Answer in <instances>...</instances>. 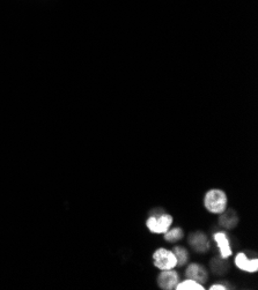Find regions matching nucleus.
<instances>
[{
  "label": "nucleus",
  "mask_w": 258,
  "mask_h": 290,
  "mask_svg": "<svg viewBox=\"0 0 258 290\" xmlns=\"http://www.w3.org/2000/svg\"><path fill=\"white\" fill-rule=\"evenodd\" d=\"M227 194L220 189L207 191L204 195V207L212 214H221L227 210Z\"/></svg>",
  "instance_id": "nucleus-1"
},
{
  "label": "nucleus",
  "mask_w": 258,
  "mask_h": 290,
  "mask_svg": "<svg viewBox=\"0 0 258 290\" xmlns=\"http://www.w3.org/2000/svg\"><path fill=\"white\" fill-rule=\"evenodd\" d=\"M153 264L160 271L174 270L177 267V260L171 250L159 247L153 253Z\"/></svg>",
  "instance_id": "nucleus-2"
},
{
  "label": "nucleus",
  "mask_w": 258,
  "mask_h": 290,
  "mask_svg": "<svg viewBox=\"0 0 258 290\" xmlns=\"http://www.w3.org/2000/svg\"><path fill=\"white\" fill-rule=\"evenodd\" d=\"M173 221L174 219L168 213H162L158 216L151 215L146 220V227L152 234H164L168 229H170Z\"/></svg>",
  "instance_id": "nucleus-3"
},
{
  "label": "nucleus",
  "mask_w": 258,
  "mask_h": 290,
  "mask_svg": "<svg viewBox=\"0 0 258 290\" xmlns=\"http://www.w3.org/2000/svg\"><path fill=\"white\" fill-rule=\"evenodd\" d=\"M189 245L192 247V250L197 253H206L209 252L211 244L205 233L194 231L189 235L188 238Z\"/></svg>",
  "instance_id": "nucleus-4"
},
{
  "label": "nucleus",
  "mask_w": 258,
  "mask_h": 290,
  "mask_svg": "<svg viewBox=\"0 0 258 290\" xmlns=\"http://www.w3.org/2000/svg\"><path fill=\"white\" fill-rule=\"evenodd\" d=\"M156 282L162 290H173L180 282V274L175 270L161 271L156 278Z\"/></svg>",
  "instance_id": "nucleus-5"
},
{
  "label": "nucleus",
  "mask_w": 258,
  "mask_h": 290,
  "mask_svg": "<svg viewBox=\"0 0 258 290\" xmlns=\"http://www.w3.org/2000/svg\"><path fill=\"white\" fill-rule=\"evenodd\" d=\"M185 276H187V279L194 280L202 284H205L207 280H209V273H207L206 268L202 266L200 264L196 263L190 264L187 267V270H185Z\"/></svg>",
  "instance_id": "nucleus-6"
},
{
  "label": "nucleus",
  "mask_w": 258,
  "mask_h": 290,
  "mask_svg": "<svg viewBox=\"0 0 258 290\" xmlns=\"http://www.w3.org/2000/svg\"><path fill=\"white\" fill-rule=\"evenodd\" d=\"M235 266L239 270L247 273H257L258 271V259L257 258H248L244 252H239L235 257Z\"/></svg>",
  "instance_id": "nucleus-7"
},
{
  "label": "nucleus",
  "mask_w": 258,
  "mask_h": 290,
  "mask_svg": "<svg viewBox=\"0 0 258 290\" xmlns=\"http://www.w3.org/2000/svg\"><path fill=\"white\" fill-rule=\"evenodd\" d=\"M214 241L217 242V245L219 247L220 251V257L228 259L230 257H232L233 251L231 247V243H230V238H228L227 234L223 231H218L213 235Z\"/></svg>",
  "instance_id": "nucleus-8"
},
{
  "label": "nucleus",
  "mask_w": 258,
  "mask_h": 290,
  "mask_svg": "<svg viewBox=\"0 0 258 290\" xmlns=\"http://www.w3.org/2000/svg\"><path fill=\"white\" fill-rule=\"evenodd\" d=\"M219 225L227 230H232L236 228L239 224V215L238 213L233 210H226L219 214Z\"/></svg>",
  "instance_id": "nucleus-9"
},
{
  "label": "nucleus",
  "mask_w": 258,
  "mask_h": 290,
  "mask_svg": "<svg viewBox=\"0 0 258 290\" xmlns=\"http://www.w3.org/2000/svg\"><path fill=\"white\" fill-rule=\"evenodd\" d=\"M210 267L213 274L218 275V276H222L226 274L228 270H230V263H228L227 259L225 258L215 257L211 260Z\"/></svg>",
  "instance_id": "nucleus-10"
},
{
  "label": "nucleus",
  "mask_w": 258,
  "mask_h": 290,
  "mask_svg": "<svg viewBox=\"0 0 258 290\" xmlns=\"http://www.w3.org/2000/svg\"><path fill=\"white\" fill-rule=\"evenodd\" d=\"M176 290H205L204 284H202L197 281L191 279H185L184 281H180L175 287Z\"/></svg>",
  "instance_id": "nucleus-11"
},
{
  "label": "nucleus",
  "mask_w": 258,
  "mask_h": 290,
  "mask_svg": "<svg viewBox=\"0 0 258 290\" xmlns=\"http://www.w3.org/2000/svg\"><path fill=\"white\" fill-rule=\"evenodd\" d=\"M173 252H174L176 260H177V266L182 267V266L187 265L189 262V252L185 247L175 246L174 250H173Z\"/></svg>",
  "instance_id": "nucleus-12"
},
{
  "label": "nucleus",
  "mask_w": 258,
  "mask_h": 290,
  "mask_svg": "<svg viewBox=\"0 0 258 290\" xmlns=\"http://www.w3.org/2000/svg\"><path fill=\"white\" fill-rule=\"evenodd\" d=\"M183 237H184L183 230H182V229L179 228V227L173 228V229H168L167 231L163 234L164 241H167L168 243L179 242V241H181Z\"/></svg>",
  "instance_id": "nucleus-13"
},
{
  "label": "nucleus",
  "mask_w": 258,
  "mask_h": 290,
  "mask_svg": "<svg viewBox=\"0 0 258 290\" xmlns=\"http://www.w3.org/2000/svg\"><path fill=\"white\" fill-rule=\"evenodd\" d=\"M211 290H227V285H225L223 283H215V284H212L210 287Z\"/></svg>",
  "instance_id": "nucleus-14"
}]
</instances>
